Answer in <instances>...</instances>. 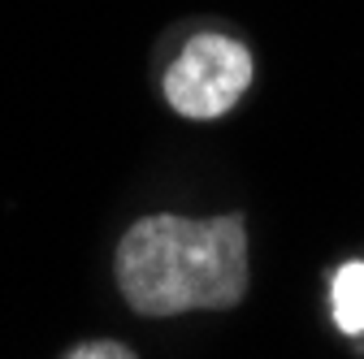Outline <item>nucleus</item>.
Instances as JSON below:
<instances>
[{
  "mask_svg": "<svg viewBox=\"0 0 364 359\" xmlns=\"http://www.w3.org/2000/svg\"><path fill=\"white\" fill-rule=\"evenodd\" d=\"M113 268L139 316L221 311L247 290V230L239 216L191 221L156 212L122 234Z\"/></svg>",
  "mask_w": 364,
  "mask_h": 359,
  "instance_id": "1",
  "label": "nucleus"
},
{
  "mask_svg": "<svg viewBox=\"0 0 364 359\" xmlns=\"http://www.w3.org/2000/svg\"><path fill=\"white\" fill-rule=\"evenodd\" d=\"M252 87V53L230 35H196L165 74V100L173 113L208 121L230 113Z\"/></svg>",
  "mask_w": 364,
  "mask_h": 359,
  "instance_id": "2",
  "label": "nucleus"
},
{
  "mask_svg": "<svg viewBox=\"0 0 364 359\" xmlns=\"http://www.w3.org/2000/svg\"><path fill=\"white\" fill-rule=\"evenodd\" d=\"M330 307L343 333H364V260H351L334 273Z\"/></svg>",
  "mask_w": 364,
  "mask_h": 359,
  "instance_id": "3",
  "label": "nucleus"
},
{
  "mask_svg": "<svg viewBox=\"0 0 364 359\" xmlns=\"http://www.w3.org/2000/svg\"><path fill=\"white\" fill-rule=\"evenodd\" d=\"M65 355H70V359H130L134 350H130L126 342H78V346H70Z\"/></svg>",
  "mask_w": 364,
  "mask_h": 359,
  "instance_id": "4",
  "label": "nucleus"
}]
</instances>
